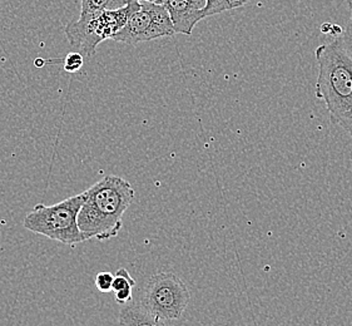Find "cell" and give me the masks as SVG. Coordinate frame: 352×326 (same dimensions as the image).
Instances as JSON below:
<instances>
[{
  "label": "cell",
  "mask_w": 352,
  "mask_h": 326,
  "mask_svg": "<svg viewBox=\"0 0 352 326\" xmlns=\"http://www.w3.org/2000/svg\"><path fill=\"white\" fill-rule=\"evenodd\" d=\"M315 94L324 100L330 121L352 135V42L345 33L317 47Z\"/></svg>",
  "instance_id": "6da1fadb"
},
{
  "label": "cell",
  "mask_w": 352,
  "mask_h": 326,
  "mask_svg": "<svg viewBox=\"0 0 352 326\" xmlns=\"http://www.w3.org/2000/svg\"><path fill=\"white\" fill-rule=\"evenodd\" d=\"M83 193L78 225L85 240L107 241L117 237L123 227V215L133 202L132 184L120 176L107 175Z\"/></svg>",
  "instance_id": "7a4b0ae2"
},
{
  "label": "cell",
  "mask_w": 352,
  "mask_h": 326,
  "mask_svg": "<svg viewBox=\"0 0 352 326\" xmlns=\"http://www.w3.org/2000/svg\"><path fill=\"white\" fill-rule=\"evenodd\" d=\"M83 204L85 193L68 197L56 205L38 204L25 216L23 226L30 232L69 246L87 241L78 225V215Z\"/></svg>",
  "instance_id": "3957f363"
},
{
  "label": "cell",
  "mask_w": 352,
  "mask_h": 326,
  "mask_svg": "<svg viewBox=\"0 0 352 326\" xmlns=\"http://www.w3.org/2000/svg\"><path fill=\"white\" fill-rule=\"evenodd\" d=\"M135 1L129 0L126 7L98 14L83 15L78 21H69L64 27V34L72 48L85 58L93 57L100 43L113 39L126 25Z\"/></svg>",
  "instance_id": "277c9868"
},
{
  "label": "cell",
  "mask_w": 352,
  "mask_h": 326,
  "mask_svg": "<svg viewBox=\"0 0 352 326\" xmlns=\"http://www.w3.org/2000/svg\"><path fill=\"white\" fill-rule=\"evenodd\" d=\"M190 301L187 284L175 272L161 271L149 277L143 289L142 304L163 321L182 318Z\"/></svg>",
  "instance_id": "5b68a950"
},
{
  "label": "cell",
  "mask_w": 352,
  "mask_h": 326,
  "mask_svg": "<svg viewBox=\"0 0 352 326\" xmlns=\"http://www.w3.org/2000/svg\"><path fill=\"white\" fill-rule=\"evenodd\" d=\"M175 34L176 30L173 23L170 21L168 10L163 4L137 0L126 25L113 38V41L134 47L141 43L169 38Z\"/></svg>",
  "instance_id": "8992f818"
},
{
  "label": "cell",
  "mask_w": 352,
  "mask_h": 326,
  "mask_svg": "<svg viewBox=\"0 0 352 326\" xmlns=\"http://www.w3.org/2000/svg\"><path fill=\"white\" fill-rule=\"evenodd\" d=\"M207 0H164L176 34L190 36L198 23L204 21V9Z\"/></svg>",
  "instance_id": "52a82bcc"
},
{
  "label": "cell",
  "mask_w": 352,
  "mask_h": 326,
  "mask_svg": "<svg viewBox=\"0 0 352 326\" xmlns=\"http://www.w3.org/2000/svg\"><path fill=\"white\" fill-rule=\"evenodd\" d=\"M120 326H167L166 321L157 318L142 303H128L122 306L120 316Z\"/></svg>",
  "instance_id": "ba28073f"
},
{
  "label": "cell",
  "mask_w": 352,
  "mask_h": 326,
  "mask_svg": "<svg viewBox=\"0 0 352 326\" xmlns=\"http://www.w3.org/2000/svg\"><path fill=\"white\" fill-rule=\"evenodd\" d=\"M134 286H135V280L131 276L127 269L120 268L117 270L113 280L112 291L114 292V298L120 305H126L132 301Z\"/></svg>",
  "instance_id": "9c48e42d"
},
{
  "label": "cell",
  "mask_w": 352,
  "mask_h": 326,
  "mask_svg": "<svg viewBox=\"0 0 352 326\" xmlns=\"http://www.w3.org/2000/svg\"><path fill=\"white\" fill-rule=\"evenodd\" d=\"M129 0H82L80 17L98 14L106 10H116L126 7Z\"/></svg>",
  "instance_id": "30bf717a"
},
{
  "label": "cell",
  "mask_w": 352,
  "mask_h": 326,
  "mask_svg": "<svg viewBox=\"0 0 352 326\" xmlns=\"http://www.w3.org/2000/svg\"><path fill=\"white\" fill-rule=\"evenodd\" d=\"M227 10H231L228 0H207V4L204 9V19L225 13Z\"/></svg>",
  "instance_id": "8fae6325"
},
{
  "label": "cell",
  "mask_w": 352,
  "mask_h": 326,
  "mask_svg": "<svg viewBox=\"0 0 352 326\" xmlns=\"http://www.w3.org/2000/svg\"><path fill=\"white\" fill-rule=\"evenodd\" d=\"M83 64H85V57L78 52H72L63 59L64 71L68 73H76L79 69H82Z\"/></svg>",
  "instance_id": "7c38bea8"
},
{
  "label": "cell",
  "mask_w": 352,
  "mask_h": 326,
  "mask_svg": "<svg viewBox=\"0 0 352 326\" xmlns=\"http://www.w3.org/2000/svg\"><path fill=\"white\" fill-rule=\"evenodd\" d=\"M113 280H114L113 274L108 271H100L96 276L94 284L100 292H111L113 287Z\"/></svg>",
  "instance_id": "4fadbf2b"
},
{
  "label": "cell",
  "mask_w": 352,
  "mask_h": 326,
  "mask_svg": "<svg viewBox=\"0 0 352 326\" xmlns=\"http://www.w3.org/2000/svg\"><path fill=\"white\" fill-rule=\"evenodd\" d=\"M248 1H250V0H228L231 10H232V9H239V8L243 7Z\"/></svg>",
  "instance_id": "5bb4252c"
},
{
  "label": "cell",
  "mask_w": 352,
  "mask_h": 326,
  "mask_svg": "<svg viewBox=\"0 0 352 326\" xmlns=\"http://www.w3.org/2000/svg\"><path fill=\"white\" fill-rule=\"evenodd\" d=\"M322 33H326V34H329V33H331L332 25L331 24H329V23H324L322 24Z\"/></svg>",
  "instance_id": "9a60e30c"
},
{
  "label": "cell",
  "mask_w": 352,
  "mask_h": 326,
  "mask_svg": "<svg viewBox=\"0 0 352 326\" xmlns=\"http://www.w3.org/2000/svg\"><path fill=\"white\" fill-rule=\"evenodd\" d=\"M344 33H345L346 36H349V38L351 39L352 42V25H350L349 23H347V27H346L345 32H344Z\"/></svg>",
  "instance_id": "2e32d148"
},
{
  "label": "cell",
  "mask_w": 352,
  "mask_h": 326,
  "mask_svg": "<svg viewBox=\"0 0 352 326\" xmlns=\"http://www.w3.org/2000/svg\"><path fill=\"white\" fill-rule=\"evenodd\" d=\"M147 1H152V3H157V4H163L164 0H147Z\"/></svg>",
  "instance_id": "e0dca14e"
},
{
  "label": "cell",
  "mask_w": 352,
  "mask_h": 326,
  "mask_svg": "<svg viewBox=\"0 0 352 326\" xmlns=\"http://www.w3.org/2000/svg\"><path fill=\"white\" fill-rule=\"evenodd\" d=\"M347 7H349V9L352 12V0H347Z\"/></svg>",
  "instance_id": "ac0fdd59"
},
{
  "label": "cell",
  "mask_w": 352,
  "mask_h": 326,
  "mask_svg": "<svg viewBox=\"0 0 352 326\" xmlns=\"http://www.w3.org/2000/svg\"><path fill=\"white\" fill-rule=\"evenodd\" d=\"M349 24H350V25H352V12H351V17H350V21H349Z\"/></svg>",
  "instance_id": "d6986e66"
}]
</instances>
